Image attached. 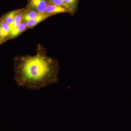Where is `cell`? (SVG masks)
<instances>
[{
	"label": "cell",
	"mask_w": 131,
	"mask_h": 131,
	"mask_svg": "<svg viewBox=\"0 0 131 131\" xmlns=\"http://www.w3.org/2000/svg\"><path fill=\"white\" fill-rule=\"evenodd\" d=\"M57 61L43 52L15 59L14 80L18 86L38 90L58 82Z\"/></svg>",
	"instance_id": "cell-1"
},
{
	"label": "cell",
	"mask_w": 131,
	"mask_h": 131,
	"mask_svg": "<svg viewBox=\"0 0 131 131\" xmlns=\"http://www.w3.org/2000/svg\"><path fill=\"white\" fill-rule=\"evenodd\" d=\"M49 0H28L26 9L45 13Z\"/></svg>",
	"instance_id": "cell-2"
},
{
	"label": "cell",
	"mask_w": 131,
	"mask_h": 131,
	"mask_svg": "<svg viewBox=\"0 0 131 131\" xmlns=\"http://www.w3.org/2000/svg\"><path fill=\"white\" fill-rule=\"evenodd\" d=\"M45 13L52 16L54 15L63 13H69V12L68 10L63 7L49 3L46 9Z\"/></svg>",
	"instance_id": "cell-3"
},
{
	"label": "cell",
	"mask_w": 131,
	"mask_h": 131,
	"mask_svg": "<svg viewBox=\"0 0 131 131\" xmlns=\"http://www.w3.org/2000/svg\"><path fill=\"white\" fill-rule=\"evenodd\" d=\"M25 12V8L20 9L19 12L16 14L15 16L14 20L12 25L9 26L10 32L16 28L23 20V16Z\"/></svg>",
	"instance_id": "cell-4"
},
{
	"label": "cell",
	"mask_w": 131,
	"mask_h": 131,
	"mask_svg": "<svg viewBox=\"0 0 131 131\" xmlns=\"http://www.w3.org/2000/svg\"><path fill=\"white\" fill-rule=\"evenodd\" d=\"M51 16L50 15L47 14H43L40 16H39L38 18H36L32 20H28V21H25L28 28H32L35 26L37 25V24H39L40 22L45 20L47 18L50 16Z\"/></svg>",
	"instance_id": "cell-5"
},
{
	"label": "cell",
	"mask_w": 131,
	"mask_h": 131,
	"mask_svg": "<svg viewBox=\"0 0 131 131\" xmlns=\"http://www.w3.org/2000/svg\"><path fill=\"white\" fill-rule=\"evenodd\" d=\"M80 0H63L67 9L71 14H74L77 10Z\"/></svg>",
	"instance_id": "cell-6"
},
{
	"label": "cell",
	"mask_w": 131,
	"mask_h": 131,
	"mask_svg": "<svg viewBox=\"0 0 131 131\" xmlns=\"http://www.w3.org/2000/svg\"><path fill=\"white\" fill-rule=\"evenodd\" d=\"M28 29L25 22L23 21L16 28L10 32L9 36V38L16 37Z\"/></svg>",
	"instance_id": "cell-7"
},
{
	"label": "cell",
	"mask_w": 131,
	"mask_h": 131,
	"mask_svg": "<svg viewBox=\"0 0 131 131\" xmlns=\"http://www.w3.org/2000/svg\"><path fill=\"white\" fill-rule=\"evenodd\" d=\"M0 28L1 31L3 40L5 41L9 38L10 34V27L9 25L0 19Z\"/></svg>",
	"instance_id": "cell-8"
},
{
	"label": "cell",
	"mask_w": 131,
	"mask_h": 131,
	"mask_svg": "<svg viewBox=\"0 0 131 131\" xmlns=\"http://www.w3.org/2000/svg\"><path fill=\"white\" fill-rule=\"evenodd\" d=\"M43 13H40L39 12L25 8V12L23 16V20L24 21H26L32 20L38 18Z\"/></svg>",
	"instance_id": "cell-9"
},
{
	"label": "cell",
	"mask_w": 131,
	"mask_h": 131,
	"mask_svg": "<svg viewBox=\"0 0 131 131\" xmlns=\"http://www.w3.org/2000/svg\"><path fill=\"white\" fill-rule=\"evenodd\" d=\"M19 10L20 9H18L8 12L3 16L1 19L10 26L13 22L15 16Z\"/></svg>",
	"instance_id": "cell-10"
},
{
	"label": "cell",
	"mask_w": 131,
	"mask_h": 131,
	"mask_svg": "<svg viewBox=\"0 0 131 131\" xmlns=\"http://www.w3.org/2000/svg\"><path fill=\"white\" fill-rule=\"evenodd\" d=\"M49 3H52V4H54V5H57V6H59L61 7H63L64 8H65L66 9L68 10L63 0H49Z\"/></svg>",
	"instance_id": "cell-11"
},
{
	"label": "cell",
	"mask_w": 131,
	"mask_h": 131,
	"mask_svg": "<svg viewBox=\"0 0 131 131\" xmlns=\"http://www.w3.org/2000/svg\"><path fill=\"white\" fill-rule=\"evenodd\" d=\"M0 40H2L3 42H5L3 40L2 34L1 31V28H0Z\"/></svg>",
	"instance_id": "cell-12"
},
{
	"label": "cell",
	"mask_w": 131,
	"mask_h": 131,
	"mask_svg": "<svg viewBox=\"0 0 131 131\" xmlns=\"http://www.w3.org/2000/svg\"><path fill=\"white\" fill-rule=\"evenodd\" d=\"M3 42H4L2 40H0V45L1 44L3 43Z\"/></svg>",
	"instance_id": "cell-13"
}]
</instances>
